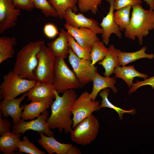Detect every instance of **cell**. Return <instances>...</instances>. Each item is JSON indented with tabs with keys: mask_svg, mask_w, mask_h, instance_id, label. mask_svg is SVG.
Wrapping results in <instances>:
<instances>
[{
	"mask_svg": "<svg viewBox=\"0 0 154 154\" xmlns=\"http://www.w3.org/2000/svg\"><path fill=\"white\" fill-rule=\"evenodd\" d=\"M55 100L51 106V113L46 119V123L50 129H57L60 133H71L72 131L73 121L71 117L70 109L77 98L74 89H69L63 92L60 96L55 90Z\"/></svg>",
	"mask_w": 154,
	"mask_h": 154,
	"instance_id": "1",
	"label": "cell"
},
{
	"mask_svg": "<svg viewBox=\"0 0 154 154\" xmlns=\"http://www.w3.org/2000/svg\"><path fill=\"white\" fill-rule=\"evenodd\" d=\"M132 8L130 23L124 31V35L132 40L137 37L142 45L143 37L154 29V10H145L141 4L133 5Z\"/></svg>",
	"mask_w": 154,
	"mask_h": 154,
	"instance_id": "2",
	"label": "cell"
},
{
	"mask_svg": "<svg viewBox=\"0 0 154 154\" xmlns=\"http://www.w3.org/2000/svg\"><path fill=\"white\" fill-rule=\"evenodd\" d=\"M44 44V40H39L30 42L23 46L17 55L13 71L21 78L35 80L34 73L38 64L37 54Z\"/></svg>",
	"mask_w": 154,
	"mask_h": 154,
	"instance_id": "3",
	"label": "cell"
},
{
	"mask_svg": "<svg viewBox=\"0 0 154 154\" xmlns=\"http://www.w3.org/2000/svg\"><path fill=\"white\" fill-rule=\"evenodd\" d=\"M52 84L58 94L82 87L74 72L68 68L64 59L61 57L55 58Z\"/></svg>",
	"mask_w": 154,
	"mask_h": 154,
	"instance_id": "4",
	"label": "cell"
},
{
	"mask_svg": "<svg viewBox=\"0 0 154 154\" xmlns=\"http://www.w3.org/2000/svg\"><path fill=\"white\" fill-rule=\"evenodd\" d=\"M36 82L35 80L21 78L13 71H10L3 77V82L0 86L1 97L3 99L15 98L29 91Z\"/></svg>",
	"mask_w": 154,
	"mask_h": 154,
	"instance_id": "5",
	"label": "cell"
},
{
	"mask_svg": "<svg viewBox=\"0 0 154 154\" xmlns=\"http://www.w3.org/2000/svg\"><path fill=\"white\" fill-rule=\"evenodd\" d=\"M100 127L97 119L92 114L78 123L70 134L73 142L85 145L90 144L97 137Z\"/></svg>",
	"mask_w": 154,
	"mask_h": 154,
	"instance_id": "6",
	"label": "cell"
},
{
	"mask_svg": "<svg viewBox=\"0 0 154 154\" xmlns=\"http://www.w3.org/2000/svg\"><path fill=\"white\" fill-rule=\"evenodd\" d=\"M38 64L35 71V79L48 84H52L55 57L44 44L37 56Z\"/></svg>",
	"mask_w": 154,
	"mask_h": 154,
	"instance_id": "7",
	"label": "cell"
},
{
	"mask_svg": "<svg viewBox=\"0 0 154 154\" xmlns=\"http://www.w3.org/2000/svg\"><path fill=\"white\" fill-rule=\"evenodd\" d=\"M90 93L86 91L82 92L77 98L70 110L73 115L72 128L94 112L100 109L99 102L93 101L90 96Z\"/></svg>",
	"mask_w": 154,
	"mask_h": 154,
	"instance_id": "8",
	"label": "cell"
},
{
	"mask_svg": "<svg viewBox=\"0 0 154 154\" xmlns=\"http://www.w3.org/2000/svg\"><path fill=\"white\" fill-rule=\"evenodd\" d=\"M68 59L81 87L92 82V78L97 70L90 60L79 57L70 47Z\"/></svg>",
	"mask_w": 154,
	"mask_h": 154,
	"instance_id": "9",
	"label": "cell"
},
{
	"mask_svg": "<svg viewBox=\"0 0 154 154\" xmlns=\"http://www.w3.org/2000/svg\"><path fill=\"white\" fill-rule=\"evenodd\" d=\"M49 114L46 110L35 119L26 121L21 119L17 123L14 124L11 132L13 134H24L28 130L37 131L39 133H43L48 136H53L54 133L50 130L46 123V119Z\"/></svg>",
	"mask_w": 154,
	"mask_h": 154,
	"instance_id": "10",
	"label": "cell"
},
{
	"mask_svg": "<svg viewBox=\"0 0 154 154\" xmlns=\"http://www.w3.org/2000/svg\"><path fill=\"white\" fill-rule=\"evenodd\" d=\"M21 13L14 5L12 0H0V33L14 27Z\"/></svg>",
	"mask_w": 154,
	"mask_h": 154,
	"instance_id": "11",
	"label": "cell"
},
{
	"mask_svg": "<svg viewBox=\"0 0 154 154\" xmlns=\"http://www.w3.org/2000/svg\"><path fill=\"white\" fill-rule=\"evenodd\" d=\"M64 18L65 20L66 23L72 27L77 28H88L97 34H102L103 33L102 29L96 20L92 18H87L81 13L76 14L70 8H69L66 11Z\"/></svg>",
	"mask_w": 154,
	"mask_h": 154,
	"instance_id": "12",
	"label": "cell"
},
{
	"mask_svg": "<svg viewBox=\"0 0 154 154\" xmlns=\"http://www.w3.org/2000/svg\"><path fill=\"white\" fill-rule=\"evenodd\" d=\"M110 5L109 11L103 19L100 24L102 29V42L106 45L108 44L111 35L114 34L119 38H121L122 34L121 31L115 23L114 19V11L115 10V0H106Z\"/></svg>",
	"mask_w": 154,
	"mask_h": 154,
	"instance_id": "13",
	"label": "cell"
},
{
	"mask_svg": "<svg viewBox=\"0 0 154 154\" xmlns=\"http://www.w3.org/2000/svg\"><path fill=\"white\" fill-rule=\"evenodd\" d=\"M27 92H25L17 98L5 99L0 104V113L3 114V117L11 116L13 124L18 122L21 119L22 110L24 105L20 107L21 102L27 96Z\"/></svg>",
	"mask_w": 154,
	"mask_h": 154,
	"instance_id": "14",
	"label": "cell"
},
{
	"mask_svg": "<svg viewBox=\"0 0 154 154\" xmlns=\"http://www.w3.org/2000/svg\"><path fill=\"white\" fill-rule=\"evenodd\" d=\"M64 27L76 42L84 48L91 47L95 42L100 40L97 34L88 28H76L66 23Z\"/></svg>",
	"mask_w": 154,
	"mask_h": 154,
	"instance_id": "15",
	"label": "cell"
},
{
	"mask_svg": "<svg viewBox=\"0 0 154 154\" xmlns=\"http://www.w3.org/2000/svg\"><path fill=\"white\" fill-rule=\"evenodd\" d=\"M55 90L52 84L36 81L34 86L27 93L28 100L42 101L55 99Z\"/></svg>",
	"mask_w": 154,
	"mask_h": 154,
	"instance_id": "16",
	"label": "cell"
},
{
	"mask_svg": "<svg viewBox=\"0 0 154 154\" xmlns=\"http://www.w3.org/2000/svg\"><path fill=\"white\" fill-rule=\"evenodd\" d=\"M40 138L38 141L49 154H67L68 150L73 146L71 143H63L59 142L53 136H46L43 133H39Z\"/></svg>",
	"mask_w": 154,
	"mask_h": 154,
	"instance_id": "17",
	"label": "cell"
},
{
	"mask_svg": "<svg viewBox=\"0 0 154 154\" xmlns=\"http://www.w3.org/2000/svg\"><path fill=\"white\" fill-rule=\"evenodd\" d=\"M92 82H93V87L90 96L93 101H96L98 94L102 90L109 88L115 94L117 92L114 85L116 80L114 77L103 76L97 71L92 78Z\"/></svg>",
	"mask_w": 154,
	"mask_h": 154,
	"instance_id": "18",
	"label": "cell"
},
{
	"mask_svg": "<svg viewBox=\"0 0 154 154\" xmlns=\"http://www.w3.org/2000/svg\"><path fill=\"white\" fill-rule=\"evenodd\" d=\"M67 34V31L61 29L58 37L47 43V47L55 57L65 59L69 54L70 46L68 40Z\"/></svg>",
	"mask_w": 154,
	"mask_h": 154,
	"instance_id": "19",
	"label": "cell"
},
{
	"mask_svg": "<svg viewBox=\"0 0 154 154\" xmlns=\"http://www.w3.org/2000/svg\"><path fill=\"white\" fill-rule=\"evenodd\" d=\"M53 99L42 101H32L30 104L24 105L21 117L24 120H31L37 117L41 113L51 106Z\"/></svg>",
	"mask_w": 154,
	"mask_h": 154,
	"instance_id": "20",
	"label": "cell"
},
{
	"mask_svg": "<svg viewBox=\"0 0 154 154\" xmlns=\"http://www.w3.org/2000/svg\"><path fill=\"white\" fill-rule=\"evenodd\" d=\"M120 50L116 49L114 45H110L108 48V52L104 58L98 62L105 69L103 73L105 76L109 77L114 73L115 69L121 65L119 59Z\"/></svg>",
	"mask_w": 154,
	"mask_h": 154,
	"instance_id": "21",
	"label": "cell"
},
{
	"mask_svg": "<svg viewBox=\"0 0 154 154\" xmlns=\"http://www.w3.org/2000/svg\"><path fill=\"white\" fill-rule=\"evenodd\" d=\"M20 133L15 134L10 131L3 134L0 137V151L5 154H14L19 149L21 141Z\"/></svg>",
	"mask_w": 154,
	"mask_h": 154,
	"instance_id": "22",
	"label": "cell"
},
{
	"mask_svg": "<svg viewBox=\"0 0 154 154\" xmlns=\"http://www.w3.org/2000/svg\"><path fill=\"white\" fill-rule=\"evenodd\" d=\"M113 73L115 74V77L124 80L129 88H131L133 84V82L134 78L139 77L145 79L148 77L147 75L136 70L133 65L118 67L115 69Z\"/></svg>",
	"mask_w": 154,
	"mask_h": 154,
	"instance_id": "23",
	"label": "cell"
},
{
	"mask_svg": "<svg viewBox=\"0 0 154 154\" xmlns=\"http://www.w3.org/2000/svg\"><path fill=\"white\" fill-rule=\"evenodd\" d=\"M146 47H143L140 50L134 52H121L120 50L119 54V59L122 66L127 64L141 58H146L152 59L154 58L153 54H147L146 53Z\"/></svg>",
	"mask_w": 154,
	"mask_h": 154,
	"instance_id": "24",
	"label": "cell"
},
{
	"mask_svg": "<svg viewBox=\"0 0 154 154\" xmlns=\"http://www.w3.org/2000/svg\"><path fill=\"white\" fill-rule=\"evenodd\" d=\"M16 43L15 37H0V63L12 58L14 54V46Z\"/></svg>",
	"mask_w": 154,
	"mask_h": 154,
	"instance_id": "25",
	"label": "cell"
},
{
	"mask_svg": "<svg viewBox=\"0 0 154 154\" xmlns=\"http://www.w3.org/2000/svg\"><path fill=\"white\" fill-rule=\"evenodd\" d=\"M49 3L55 9L61 19L64 18V15L67 10L71 9L74 12L78 11L76 5L77 0H48Z\"/></svg>",
	"mask_w": 154,
	"mask_h": 154,
	"instance_id": "26",
	"label": "cell"
},
{
	"mask_svg": "<svg viewBox=\"0 0 154 154\" xmlns=\"http://www.w3.org/2000/svg\"><path fill=\"white\" fill-rule=\"evenodd\" d=\"M131 6L118 9L114 13V19L121 31H124L130 21Z\"/></svg>",
	"mask_w": 154,
	"mask_h": 154,
	"instance_id": "27",
	"label": "cell"
},
{
	"mask_svg": "<svg viewBox=\"0 0 154 154\" xmlns=\"http://www.w3.org/2000/svg\"><path fill=\"white\" fill-rule=\"evenodd\" d=\"M110 90L106 88L103 90V91L99 93V95L102 98L100 107L102 108H108L114 110L118 114L119 119L120 120L123 119V114L126 113L131 114H135L136 113L135 109L131 110H125L118 107L112 104L108 98Z\"/></svg>",
	"mask_w": 154,
	"mask_h": 154,
	"instance_id": "28",
	"label": "cell"
},
{
	"mask_svg": "<svg viewBox=\"0 0 154 154\" xmlns=\"http://www.w3.org/2000/svg\"><path fill=\"white\" fill-rule=\"evenodd\" d=\"M102 41L99 40L95 42L92 46L90 57L93 65L102 60L107 54L108 48L106 47Z\"/></svg>",
	"mask_w": 154,
	"mask_h": 154,
	"instance_id": "29",
	"label": "cell"
},
{
	"mask_svg": "<svg viewBox=\"0 0 154 154\" xmlns=\"http://www.w3.org/2000/svg\"><path fill=\"white\" fill-rule=\"evenodd\" d=\"M67 37L70 46L78 56L81 58L90 60V53L92 47L85 48L81 46L68 32Z\"/></svg>",
	"mask_w": 154,
	"mask_h": 154,
	"instance_id": "30",
	"label": "cell"
},
{
	"mask_svg": "<svg viewBox=\"0 0 154 154\" xmlns=\"http://www.w3.org/2000/svg\"><path fill=\"white\" fill-rule=\"evenodd\" d=\"M35 7L41 10L46 17H59L58 14L47 0H33Z\"/></svg>",
	"mask_w": 154,
	"mask_h": 154,
	"instance_id": "31",
	"label": "cell"
},
{
	"mask_svg": "<svg viewBox=\"0 0 154 154\" xmlns=\"http://www.w3.org/2000/svg\"><path fill=\"white\" fill-rule=\"evenodd\" d=\"M18 148L20 153H24L30 154H45L46 153L38 149L35 144L31 142L27 137L25 135L23 140L20 142Z\"/></svg>",
	"mask_w": 154,
	"mask_h": 154,
	"instance_id": "32",
	"label": "cell"
},
{
	"mask_svg": "<svg viewBox=\"0 0 154 154\" xmlns=\"http://www.w3.org/2000/svg\"><path fill=\"white\" fill-rule=\"evenodd\" d=\"M102 0H77L78 6L81 12L91 11L96 14L98 11V6L101 4Z\"/></svg>",
	"mask_w": 154,
	"mask_h": 154,
	"instance_id": "33",
	"label": "cell"
},
{
	"mask_svg": "<svg viewBox=\"0 0 154 154\" xmlns=\"http://www.w3.org/2000/svg\"><path fill=\"white\" fill-rule=\"evenodd\" d=\"M14 6L17 8L31 11L35 8L33 0H12Z\"/></svg>",
	"mask_w": 154,
	"mask_h": 154,
	"instance_id": "34",
	"label": "cell"
},
{
	"mask_svg": "<svg viewBox=\"0 0 154 154\" xmlns=\"http://www.w3.org/2000/svg\"><path fill=\"white\" fill-rule=\"evenodd\" d=\"M130 88L128 93L131 94L135 92L139 87L145 85H150L154 90V76L145 79L143 81H137Z\"/></svg>",
	"mask_w": 154,
	"mask_h": 154,
	"instance_id": "35",
	"label": "cell"
},
{
	"mask_svg": "<svg viewBox=\"0 0 154 154\" xmlns=\"http://www.w3.org/2000/svg\"><path fill=\"white\" fill-rule=\"evenodd\" d=\"M142 2L141 0H115L114 9L117 10L128 6L141 4Z\"/></svg>",
	"mask_w": 154,
	"mask_h": 154,
	"instance_id": "36",
	"label": "cell"
},
{
	"mask_svg": "<svg viewBox=\"0 0 154 154\" xmlns=\"http://www.w3.org/2000/svg\"><path fill=\"white\" fill-rule=\"evenodd\" d=\"M43 31L45 35L49 38H54L59 34L56 27L51 23L46 24L44 27Z\"/></svg>",
	"mask_w": 154,
	"mask_h": 154,
	"instance_id": "37",
	"label": "cell"
},
{
	"mask_svg": "<svg viewBox=\"0 0 154 154\" xmlns=\"http://www.w3.org/2000/svg\"><path fill=\"white\" fill-rule=\"evenodd\" d=\"M0 116V135L10 131L12 124L9 120L6 118L2 119Z\"/></svg>",
	"mask_w": 154,
	"mask_h": 154,
	"instance_id": "38",
	"label": "cell"
},
{
	"mask_svg": "<svg viewBox=\"0 0 154 154\" xmlns=\"http://www.w3.org/2000/svg\"><path fill=\"white\" fill-rule=\"evenodd\" d=\"M80 150L76 147L72 146L68 150L67 154H81Z\"/></svg>",
	"mask_w": 154,
	"mask_h": 154,
	"instance_id": "39",
	"label": "cell"
},
{
	"mask_svg": "<svg viewBox=\"0 0 154 154\" xmlns=\"http://www.w3.org/2000/svg\"><path fill=\"white\" fill-rule=\"evenodd\" d=\"M150 7V9L154 10V0H143Z\"/></svg>",
	"mask_w": 154,
	"mask_h": 154,
	"instance_id": "40",
	"label": "cell"
}]
</instances>
